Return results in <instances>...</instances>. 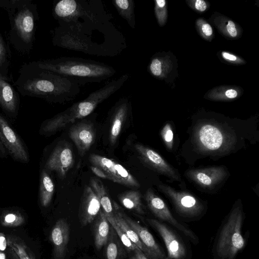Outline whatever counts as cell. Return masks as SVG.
I'll list each match as a JSON object with an SVG mask.
<instances>
[{"mask_svg": "<svg viewBox=\"0 0 259 259\" xmlns=\"http://www.w3.org/2000/svg\"><path fill=\"white\" fill-rule=\"evenodd\" d=\"M22 96L42 99L54 104H64L76 98L80 85L75 79L42 69L35 61L23 64L14 82Z\"/></svg>", "mask_w": 259, "mask_h": 259, "instance_id": "obj_1", "label": "cell"}, {"mask_svg": "<svg viewBox=\"0 0 259 259\" xmlns=\"http://www.w3.org/2000/svg\"><path fill=\"white\" fill-rule=\"evenodd\" d=\"M35 62L42 69L76 80L80 85L100 82L116 73L108 64L81 58L61 57Z\"/></svg>", "mask_w": 259, "mask_h": 259, "instance_id": "obj_2", "label": "cell"}, {"mask_svg": "<svg viewBox=\"0 0 259 259\" xmlns=\"http://www.w3.org/2000/svg\"><path fill=\"white\" fill-rule=\"evenodd\" d=\"M129 78L130 74L125 73L92 92L84 99L73 104L65 110L46 120L42 124L40 132L45 134H52L74 123L76 120L89 116L98 105L119 90Z\"/></svg>", "mask_w": 259, "mask_h": 259, "instance_id": "obj_3", "label": "cell"}, {"mask_svg": "<svg viewBox=\"0 0 259 259\" xmlns=\"http://www.w3.org/2000/svg\"><path fill=\"white\" fill-rule=\"evenodd\" d=\"M10 29L7 38L18 53L29 54L33 49L39 19L37 5L32 0L8 13Z\"/></svg>", "mask_w": 259, "mask_h": 259, "instance_id": "obj_4", "label": "cell"}, {"mask_svg": "<svg viewBox=\"0 0 259 259\" xmlns=\"http://www.w3.org/2000/svg\"><path fill=\"white\" fill-rule=\"evenodd\" d=\"M243 221L242 209L237 206L232 209L220 234L216 251L220 259H235L244 246L241 232Z\"/></svg>", "mask_w": 259, "mask_h": 259, "instance_id": "obj_5", "label": "cell"}, {"mask_svg": "<svg viewBox=\"0 0 259 259\" xmlns=\"http://www.w3.org/2000/svg\"><path fill=\"white\" fill-rule=\"evenodd\" d=\"M52 14L59 24L79 19H99L110 16L99 1L61 0L54 4Z\"/></svg>", "mask_w": 259, "mask_h": 259, "instance_id": "obj_6", "label": "cell"}, {"mask_svg": "<svg viewBox=\"0 0 259 259\" xmlns=\"http://www.w3.org/2000/svg\"><path fill=\"white\" fill-rule=\"evenodd\" d=\"M195 139L199 149L205 153L228 152L236 142L234 135L214 123H205L197 127Z\"/></svg>", "mask_w": 259, "mask_h": 259, "instance_id": "obj_7", "label": "cell"}, {"mask_svg": "<svg viewBox=\"0 0 259 259\" xmlns=\"http://www.w3.org/2000/svg\"><path fill=\"white\" fill-rule=\"evenodd\" d=\"M158 188L170 200L177 212L183 217H196L203 210L201 202L189 192L177 191L164 184L158 185Z\"/></svg>", "mask_w": 259, "mask_h": 259, "instance_id": "obj_8", "label": "cell"}, {"mask_svg": "<svg viewBox=\"0 0 259 259\" xmlns=\"http://www.w3.org/2000/svg\"><path fill=\"white\" fill-rule=\"evenodd\" d=\"M92 165L96 166L106 174L110 181L130 187H139L140 183L123 166L103 156L92 154L89 157Z\"/></svg>", "mask_w": 259, "mask_h": 259, "instance_id": "obj_9", "label": "cell"}, {"mask_svg": "<svg viewBox=\"0 0 259 259\" xmlns=\"http://www.w3.org/2000/svg\"><path fill=\"white\" fill-rule=\"evenodd\" d=\"M148 223L161 237L167 249L165 259H184L187 254L186 246L182 239L168 226L154 219H147Z\"/></svg>", "mask_w": 259, "mask_h": 259, "instance_id": "obj_10", "label": "cell"}, {"mask_svg": "<svg viewBox=\"0 0 259 259\" xmlns=\"http://www.w3.org/2000/svg\"><path fill=\"white\" fill-rule=\"evenodd\" d=\"M0 139L14 159L22 163L28 162L29 155L23 142L1 113Z\"/></svg>", "mask_w": 259, "mask_h": 259, "instance_id": "obj_11", "label": "cell"}, {"mask_svg": "<svg viewBox=\"0 0 259 259\" xmlns=\"http://www.w3.org/2000/svg\"><path fill=\"white\" fill-rule=\"evenodd\" d=\"M74 162L71 147L66 142L58 143L46 163V169L55 171L61 178H64Z\"/></svg>", "mask_w": 259, "mask_h": 259, "instance_id": "obj_12", "label": "cell"}, {"mask_svg": "<svg viewBox=\"0 0 259 259\" xmlns=\"http://www.w3.org/2000/svg\"><path fill=\"white\" fill-rule=\"evenodd\" d=\"M134 147L140 158L150 168L171 179L181 180L179 174L155 151L139 143L135 144Z\"/></svg>", "mask_w": 259, "mask_h": 259, "instance_id": "obj_13", "label": "cell"}, {"mask_svg": "<svg viewBox=\"0 0 259 259\" xmlns=\"http://www.w3.org/2000/svg\"><path fill=\"white\" fill-rule=\"evenodd\" d=\"M124 219L137 234L144 248V254L148 259H165L166 256L148 229L122 212Z\"/></svg>", "mask_w": 259, "mask_h": 259, "instance_id": "obj_14", "label": "cell"}, {"mask_svg": "<svg viewBox=\"0 0 259 259\" xmlns=\"http://www.w3.org/2000/svg\"><path fill=\"white\" fill-rule=\"evenodd\" d=\"M69 135L81 156H84L96 139V132L93 124L87 121H82L74 125L70 129Z\"/></svg>", "mask_w": 259, "mask_h": 259, "instance_id": "obj_15", "label": "cell"}, {"mask_svg": "<svg viewBox=\"0 0 259 259\" xmlns=\"http://www.w3.org/2000/svg\"><path fill=\"white\" fill-rule=\"evenodd\" d=\"M226 175L227 172L222 166L191 169L187 172V176L191 180L206 188H211L221 183Z\"/></svg>", "mask_w": 259, "mask_h": 259, "instance_id": "obj_16", "label": "cell"}, {"mask_svg": "<svg viewBox=\"0 0 259 259\" xmlns=\"http://www.w3.org/2000/svg\"><path fill=\"white\" fill-rule=\"evenodd\" d=\"M100 201L90 186H85L81 199L79 218L82 227L92 223L101 210Z\"/></svg>", "mask_w": 259, "mask_h": 259, "instance_id": "obj_17", "label": "cell"}, {"mask_svg": "<svg viewBox=\"0 0 259 259\" xmlns=\"http://www.w3.org/2000/svg\"><path fill=\"white\" fill-rule=\"evenodd\" d=\"M50 240L53 245L54 259H64L69 240V226L65 220L56 222L51 230Z\"/></svg>", "mask_w": 259, "mask_h": 259, "instance_id": "obj_18", "label": "cell"}, {"mask_svg": "<svg viewBox=\"0 0 259 259\" xmlns=\"http://www.w3.org/2000/svg\"><path fill=\"white\" fill-rule=\"evenodd\" d=\"M131 109V101L127 97L121 98L115 104L112 114V122L109 133V141L114 145L119 136Z\"/></svg>", "mask_w": 259, "mask_h": 259, "instance_id": "obj_19", "label": "cell"}, {"mask_svg": "<svg viewBox=\"0 0 259 259\" xmlns=\"http://www.w3.org/2000/svg\"><path fill=\"white\" fill-rule=\"evenodd\" d=\"M20 104L19 94L13 85L0 77V106L2 110L10 117H15Z\"/></svg>", "mask_w": 259, "mask_h": 259, "instance_id": "obj_20", "label": "cell"}, {"mask_svg": "<svg viewBox=\"0 0 259 259\" xmlns=\"http://www.w3.org/2000/svg\"><path fill=\"white\" fill-rule=\"evenodd\" d=\"M12 55L10 43L0 32V77L14 83L11 72Z\"/></svg>", "mask_w": 259, "mask_h": 259, "instance_id": "obj_21", "label": "cell"}, {"mask_svg": "<svg viewBox=\"0 0 259 259\" xmlns=\"http://www.w3.org/2000/svg\"><path fill=\"white\" fill-rule=\"evenodd\" d=\"M95 219L94 242L96 248L100 250L107 242L111 226L102 210H100Z\"/></svg>", "mask_w": 259, "mask_h": 259, "instance_id": "obj_22", "label": "cell"}, {"mask_svg": "<svg viewBox=\"0 0 259 259\" xmlns=\"http://www.w3.org/2000/svg\"><path fill=\"white\" fill-rule=\"evenodd\" d=\"M90 186L97 195L106 217H114L113 204L104 184L99 179L92 178L90 180Z\"/></svg>", "mask_w": 259, "mask_h": 259, "instance_id": "obj_23", "label": "cell"}, {"mask_svg": "<svg viewBox=\"0 0 259 259\" xmlns=\"http://www.w3.org/2000/svg\"><path fill=\"white\" fill-rule=\"evenodd\" d=\"M117 197L120 203L126 209L140 215H144L145 213L140 191H126L120 193Z\"/></svg>", "mask_w": 259, "mask_h": 259, "instance_id": "obj_24", "label": "cell"}, {"mask_svg": "<svg viewBox=\"0 0 259 259\" xmlns=\"http://www.w3.org/2000/svg\"><path fill=\"white\" fill-rule=\"evenodd\" d=\"M105 246L106 259H124L126 257L124 246L112 226Z\"/></svg>", "mask_w": 259, "mask_h": 259, "instance_id": "obj_25", "label": "cell"}, {"mask_svg": "<svg viewBox=\"0 0 259 259\" xmlns=\"http://www.w3.org/2000/svg\"><path fill=\"white\" fill-rule=\"evenodd\" d=\"M7 244L11 259H34L27 246L18 237L9 235Z\"/></svg>", "mask_w": 259, "mask_h": 259, "instance_id": "obj_26", "label": "cell"}, {"mask_svg": "<svg viewBox=\"0 0 259 259\" xmlns=\"http://www.w3.org/2000/svg\"><path fill=\"white\" fill-rule=\"evenodd\" d=\"M39 184L40 202L43 207H47L52 201L55 188L52 179L45 169L41 172Z\"/></svg>", "mask_w": 259, "mask_h": 259, "instance_id": "obj_27", "label": "cell"}, {"mask_svg": "<svg viewBox=\"0 0 259 259\" xmlns=\"http://www.w3.org/2000/svg\"><path fill=\"white\" fill-rule=\"evenodd\" d=\"M114 208V220L117 225L127 236L144 253V247L137 234L132 229L124 219L122 212L119 210L117 204L113 202Z\"/></svg>", "mask_w": 259, "mask_h": 259, "instance_id": "obj_28", "label": "cell"}, {"mask_svg": "<svg viewBox=\"0 0 259 259\" xmlns=\"http://www.w3.org/2000/svg\"><path fill=\"white\" fill-rule=\"evenodd\" d=\"M112 4L118 14L133 29L135 28V3L133 0H112Z\"/></svg>", "mask_w": 259, "mask_h": 259, "instance_id": "obj_29", "label": "cell"}, {"mask_svg": "<svg viewBox=\"0 0 259 259\" xmlns=\"http://www.w3.org/2000/svg\"><path fill=\"white\" fill-rule=\"evenodd\" d=\"M218 29L225 35L231 38H236L239 35L238 26L231 20L221 17L214 22Z\"/></svg>", "mask_w": 259, "mask_h": 259, "instance_id": "obj_30", "label": "cell"}, {"mask_svg": "<svg viewBox=\"0 0 259 259\" xmlns=\"http://www.w3.org/2000/svg\"><path fill=\"white\" fill-rule=\"evenodd\" d=\"M239 91L234 88L218 87L214 89L208 94V97L212 100L230 101L239 96Z\"/></svg>", "mask_w": 259, "mask_h": 259, "instance_id": "obj_31", "label": "cell"}, {"mask_svg": "<svg viewBox=\"0 0 259 259\" xmlns=\"http://www.w3.org/2000/svg\"><path fill=\"white\" fill-rule=\"evenodd\" d=\"M169 65L166 64L164 58L160 57H153L149 64L148 71L153 76L156 77H163L169 68Z\"/></svg>", "mask_w": 259, "mask_h": 259, "instance_id": "obj_32", "label": "cell"}, {"mask_svg": "<svg viewBox=\"0 0 259 259\" xmlns=\"http://www.w3.org/2000/svg\"><path fill=\"white\" fill-rule=\"evenodd\" d=\"M111 226L115 231L120 241L128 252H132L138 247L130 239L125 233L115 223L113 217L107 218Z\"/></svg>", "mask_w": 259, "mask_h": 259, "instance_id": "obj_33", "label": "cell"}, {"mask_svg": "<svg viewBox=\"0 0 259 259\" xmlns=\"http://www.w3.org/2000/svg\"><path fill=\"white\" fill-rule=\"evenodd\" d=\"M1 222L4 226L16 227L22 225L24 222V219L18 212L10 211L2 215Z\"/></svg>", "mask_w": 259, "mask_h": 259, "instance_id": "obj_34", "label": "cell"}, {"mask_svg": "<svg viewBox=\"0 0 259 259\" xmlns=\"http://www.w3.org/2000/svg\"><path fill=\"white\" fill-rule=\"evenodd\" d=\"M155 14L160 26H163L166 22L167 13L165 0L155 1Z\"/></svg>", "mask_w": 259, "mask_h": 259, "instance_id": "obj_35", "label": "cell"}, {"mask_svg": "<svg viewBox=\"0 0 259 259\" xmlns=\"http://www.w3.org/2000/svg\"><path fill=\"white\" fill-rule=\"evenodd\" d=\"M196 25L201 35L206 39L210 40L213 36V31L211 25L202 19L197 20Z\"/></svg>", "mask_w": 259, "mask_h": 259, "instance_id": "obj_36", "label": "cell"}, {"mask_svg": "<svg viewBox=\"0 0 259 259\" xmlns=\"http://www.w3.org/2000/svg\"><path fill=\"white\" fill-rule=\"evenodd\" d=\"M162 140L169 150H171L174 144V134L170 123H166L161 131Z\"/></svg>", "mask_w": 259, "mask_h": 259, "instance_id": "obj_37", "label": "cell"}, {"mask_svg": "<svg viewBox=\"0 0 259 259\" xmlns=\"http://www.w3.org/2000/svg\"><path fill=\"white\" fill-rule=\"evenodd\" d=\"M28 0H0V8L7 13L16 9L27 2Z\"/></svg>", "mask_w": 259, "mask_h": 259, "instance_id": "obj_38", "label": "cell"}, {"mask_svg": "<svg viewBox=\"0 0 259 259\" xmlns=\"http://www.w3.org/2000/svg\"><path fill=\"white\" fill-rule=\"evenodd\" d=\"M221 54L224 60L232 64H241L244 62L242 58L228 52L223 51Z\"/></svg>", "mask_w": 259, "mask_h": 259, "instance_id": "obj_39", "label": "cell"}, {"mask_svg": "<svg viewBox=\"0 0 259 259\" xmlns=\"http://www.w3.org/2000/svg\"><path fill=\"white\" fill-rule=\"evenodd\" d=\"M190 3L191 7L197 12H204L208 8L207 3L203 0L192 1Z\"/></svg>", "mask_w": 259, "mask_h": 259, "instance_id": "obj_40", "label": "cell"}, {"mask_svg": "<svg viewBox=\"0 0 259 259\" xmlns=\"http://www.w3.org/2000/svg\"><path fill=\"white\" fill-rule=\"evenodd\" d=\"M131 255L130 259H148L146 255L138 247H137Z\"/></svg>", "mask_w": 259, "mask_h": 259, "instance_id": "obj_41", "label": "cell"}, {"mask_svg": "<svg viewBox=\"0 0 259 259\" xmlns=\"http://www.w3.org/2000/svg\"><path fill=\"white\" fill-rule=\"evenodd\" d=\"M90 168L92 172L97 177L102 179H107L106 174L99 167L95 165H92Z\"/></svg>", "mask_w": 259, "mask_h": 259, "instance_id": "obj_42", "label": "cell"}, {"mask_svg": "<svg viewBox=\"0 0 259 259\" xmlns=\"http://www.w3.org/2000/svg\"><path fill=\"white\" fill-rule=\"evenodd\" d=\"M7 245V240L5 235L0 233V251L5 250Z\"/></svg>", "mask_w": 259, "mask_h": 259, "instance_id": "obj_43", "label": "cell"}, {"mask_svg": "<svg viewBox=\"0 0 259 259\" xmlns=\"http://www.w3.org/2000/svg\"><path fill=\"white\" fill-rule=\"evenodd\" d=\"M7 156V150L2 144L0 139V156L5 157Z\"/></svg>", "mask_w": 259, "mask_h": 259, "instance_id": "obj_44", "label": "cell"}, {"mask_svg": "<svg viewBox=\"0 0 259 259\" xmlns=\"http://www.w3.org/2000/svg\"><path fill=\"white\" fill-rule=\"evenodd\" d=\"M0 259H7L6 254L2 251H0Z\"/></svg>", "mask_w": 259, "mask_h": 259, "instance_id": "obj_45", "label": "cell"}]
</instances>
